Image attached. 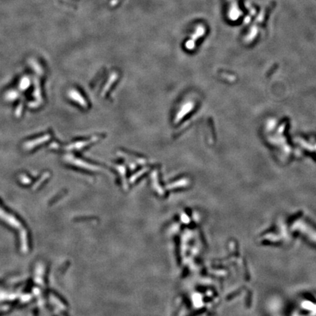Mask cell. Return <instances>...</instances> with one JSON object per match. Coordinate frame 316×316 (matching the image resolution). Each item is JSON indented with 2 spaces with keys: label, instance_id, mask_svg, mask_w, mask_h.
Returning a JSON list of instances; mask_svg holds the SVG:
<instances>
[{
  "label": "cell",
  "instance_id": "1",
  "mask_svg": "<svg viewBox=\"0 0 316 316\" xmlns=\"http://www.w3.org/2000/svg\"><path fill=\"white\" fill-rule=\"evenodd\" d=\"M0 218L2 219L3 220L6 221L10 225L13 226L15 229L19 231L20 233V238L21 240V245L22 250L24 251H27L28 250V242H27V233L26 231L24 228L22 226L21 224L18 220H17L15 218V217L10 215L8 212L0 206Z\"/></svg>",
  "mask_w": 316,
  "mask_h": 316
},
{
  "label": "cell",
  "instance_id": "2",
  "mask_svg": "<svg viewBox=\"0 0 316 316\" xmlns=\"http://www.w3.org/2000/svg\"><path fill=\"white\" fill-rule=\"evenodd\" d=\"M48 139H49V136H43V137H41V138H38V139H37L36 140H32V141H31L26 142L25 144H24V147L25 149H27V150L32 149V148L35 147V146H37V145L44 143L45 141H46V140H48Z\"/></svg>",
  "mask_w": 316,
  "mask_h": 316
},
{
  "label": "cell",
  "instance_id": "3",
  "mask_svg": "<svg viewBox=\"0 0 316 316\" xmlns=\"http://www.w3.org/2000/svg\"><path fill=\"white\" fill-rule=\"evenodd\" d=\"M29 85H30V79H29V78L28 76L22 77L21 79L20 80L19 84H18V90L25 91Z\"/></svg>",
  "mask_w": 316,
  "mask_h": 316
}]
</instances>
